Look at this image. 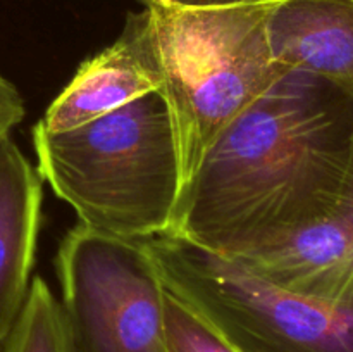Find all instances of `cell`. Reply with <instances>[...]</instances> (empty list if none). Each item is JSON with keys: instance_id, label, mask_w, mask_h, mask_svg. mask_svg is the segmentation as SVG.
I'll return each instance as SVG.
<instances>
[{"instance_id": "cell-3", "label": "cell", "mask_w": 353, "mask_h": 352, "mask_svg": "<svg viewBox=\"0 0 353 352\" xmlns=\"http://www.w3.org/2000/svg\"><path fill=\"white\" fill-rule=\"evenodd\" d=\"M145 3L159 90L178 141L183 193L214 141L286 71L269 50L265 21L272 3Z\"/></svg>"}, {"instance_id": "cell-2", "label": "cell", "mask_w": 353, "mask_h": 352, "mask_svg": "<svg viewBox=\"0 0 353 352\" xmlns=\"http://www.w3.org/2000/svg\"><path fill=\"white\" fill-rule=\"evenodd\" d=\"M33 147L38 173L79 224L124 240L171 231L181 173L161 90L68 131L34 124Z\"/></svg>"}, {"instance_id": "cell-5", "label": "cell", "mask_w": 353, "mask_h": 352, "mask_svg": "<svg viewBox=\"0 0 353 352\" xmlns=\"http://www.w3.org/2000/svg\"><path fill=\"white\" fill-rule=\"evenodd\" d=\"M55 268L72 352H168L165 286L143 242L78 224L59 245Z\"/></svg>"}, {"instance_id": "cell-13", "label": "cell", "mask_w": 353, "mask_h": 352, "mask_svg": "<svg viewBox=\"0 0 353 352\" xmlns=\"http://www.w3.org/2000/svg\"><path fill=\"white\" fill-rule=\"evenodd\" d=\"M148 2V0H145ZM179 7H233V6H254V3H274L281 0H161Z\"/></svg>"}, {"instance_id": "cell-1", "label": "cell", "mask_w": 353, "mask_h": 352, "mask_svg": "<svg viewBox=\"0 0 353 352\" xmlns=\"http://www.w3.org/2000/svg\"><path fill=\"white\" fill-rule=\"evenodd\" d=\"M352 195L353 85L286 71L214 141L168 235L221 257H248Z\"/></svg>"}, {"instance_id": "cell-14", "label": "cell", "mask_w": 353, "mask_h": 352, "mask_svg": "<svg viewBox=\"0 0 353 352\" xmlns=\"http://www.w3.org/2000/svg\"><path fill=\"white\" fill-rule=\"evenodd\" d=\"M0 352H2V345H0Z\"/></svg>"}, {"instance_id": "cell-9", "label": "cell", "mask_w": 353, "mask_h": 352, "mask_svg": "<svg viewBox=\"0 0 353 352\" xmlns=\"http://www.w3.org/2000/svg\"><path fill=\"white\" fill-rule=\"evenodd\" d=\"M269 50L285 71L353 85V0H281L265 21Z\"/></svg>"}, {"instance_id": "cell-7", "label": "cell", "mask_w": 353, "mask_h": 352, "mask_svg": "<svg viewBox=\"0 0 353 352\" xmlns=\"http://www.w3.org/2000/svg\"><path fill=\"white\" fill-rule=\"evenodd\" d=\"M233 261L278 289L353 306V195L279 247Z\"/></svg>"}, {"instance_id": "cell-11", "label": "cell", "mask_w": 353, "mask_h": 352, "mask_svg": "<svg viewBox=\"0 0 353 352\" xmlns=\"http://www.w3.org/2000/svg\"><path fill=\"white\" fill-rule=\"evenodd\" d=\"M162 328L168 352H238L205 317L168 289L162 306Z\"/></svg>"}, {"instance_id": "cell-12", "label": "cell", "mask_w": 353, "mask_h": 352, "mask_svg": "<svg viewBox=\"0 0 353 352\" xmlns=\"http://www.w3.org/2000/svg\"><path fill=\"white\" fill-rule=\"evenodd\" d=\"M26 109L24 100L16 86L0 75V138L12 133L14 128L23 121Z\"/></svg>"}, {"instance_id": "cell-6", "label": "cell", "mask_w": 353, "mask_h": 352, "mask_svg": "<svg viewBox=\"0 0 353 352\" xmlns=\"http://www.w3.org/2000/svg\"><path fill=\"white\" fill-rule=\"evenodd\" d=\"M161 88L148 40L147 10L130 14L121 37L83 62L37 123L59 133L90 123Z\"/></svg>"}, {"instance_id": "cell-10", "label": "cell", "mask_w": 353, "mask_h": 352, "mask_svg": "<svg viewBox=\"0 0 353 352\" xmlns=\"http://www.w3.org/2000/svg\"><path fill=\"white\" fill-rule=\"evenodd\" d=\"M2 352H72L61 304L40 276L31 280L26 302L3 342Z\"/></svg>"}, {"instance_id": "cell-4", "label": "cell", "mask_w": 353, "mask_h": 352, "mask_svg": "<svg viewBox=\"0 0 353 352\" xmlns=\"http://www.w3.org/2000/svg\"><path fill=\"white\" fill-rule=\"evenodd\" d=\"M141 242L165 289L238 352H353V306L278 289L233 259L172 235Z\"/></svg>"}, {"instance_id": "cell-8", "label": "cell", "mask_w": 353, "mask_h": 352, "mask_svg": "<svg viewBox=\"0 0 353 352\" xmlns=\"http://www.w3.org/2000/svg\"><path fill=\"white\" fill-rule=\"evenodd\" d=\"M41 200L43 178L6 135L0 138V345L30 292Z\"/></svg>"}]
</instances>
